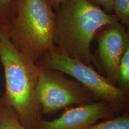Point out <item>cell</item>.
I'll use <instances>...</instances> for the list:
<instances>
[{
  "label": "cell",
  "instance_id": "6",
  "mask_svg": "<svg viewBox=\"0 0 129 129\" xmlns=\"http://www.w3.org/2000/svg\"><path fill=\"white\" fill-rule=\"evenodd\" d=\"M127 28L120 22L103 27L94 39L98 50L94 54L98 72L113 85H117L119 64L125 49L129 47Z\"/></svg>",
  "mask_w": 129,
  "mask_h": 129
},
{
  "label": "cell",
  "instance_id": "8",
  "mask_svg": "<svg viewBox=\"0 0 129 129\" xmlns=\"http://www.w3.org/2000/svg\"><path fill=\"white\" fill-rule=\"evenodd\" d=\"M0 129H28L22 124L3 96L0 97Z\"/></svg>",
  "mask_w": 129,
  "mask_h": 129
},
{
  "label": "cell",
  "instance_id": "11",
  "mask_svg": "<svg viewBox=\"0 0 129 129\" xmlns=\"http://www.w3.org/2000/svg\"><path fill=\"white\" fill-rule=\"evenodd\" d=\"M113 12L117 19L127 28L129 25V0H112Z\"/></svg>",
  "mask_w": 129,
  "mask_h": 129
},
{
  "label": "cell",
  "instance_id": "14",
  "mask_svg": "<svg viewBox=\"0 0 129 129\" xmlns=\"http://www.w3.org/2000/svg\"><path fill=\"white\" fill-rule=\"evenodd\" d=\"M50 4L52 6L53 9L55 10L60 6L61 3H62L64 0H49Z\"/></svg>",
  "mask_w": 129,
  "mask_h": 129
},
{
  "label": "cell",
  "instance_id": "2",
  "mask_svg": "<svg viewBox=\"0 0 129 129\" xmlns=\"http://www.w3.org/2000/svg\"><path fill=\"white\" fill-rule=\"evenodd\" d=\"M0 62L4 69L3 96L28 129H39L43 120L35 96L40 68L12 43L8 25L0 23Z\"/></svg>",
  "mask_w": 129,
  "mask_h": 129
},
{
  "label": "cell",
  "instance_id": "5",
  "mask_svg": "<svg viewBox=\"0 0 129 129\" xmlns=\"http://www.w3.org/2000/svg\"><path fill=\"white\" fill-rule=\"evenodd\" d=\"M40 67L35 96L42 114L52 115L63 108L98 101L94 95L77 80L50 68Z\"/></svg>",
  "mask_w": 129,
  "mask_h": 129
},
{
  "label": "cell",
  "instance_id": "9",
  "mask_svg": "<svg viewBox=\"0 0 129 129\" xmlns=\"http://www.w3.org/2000/svg\"><path fill=\"white\" fill-rule=\"evenodd\" d=\"M117 86L129 93V47L125 49L119 64Z\"/></svg>",
  "mask_w": 129,
  "mask_h": 129
},
{
  "label": "cell",
  "instance_id": "1",
  "mask_svg": "<svg viewBox=\"0 0 129 129\" xmlns=\"http://www.w3.org/2000/svg\"><path fill=\"white\" fill-rule=\"evenodd\" d=\"M54 11L56 51L97 68L91 44L101 29L118 21L115 16L88 0H64Z\"/></svg>",
  "mask_w": 129,
  "mask_h": 129
},
{
  "label": "cell",
  "instance_id": "7",
  "mask_svg": "<svg viewBox=\"0 0 129 129\" xmlns=\"http://www.w3.org/2000/svg\"><path fill=\"white\" fill-rule=\"evenodd\" d=\"M119 112L109 103L98 101L67 108L53 120H42L39 129H85L101 119H109Z\"/></svg>",
  "mask_w": 129,
  "mask_h": 129
},
{
  "label": "cell",
  "instance_id": "3",
  "mask_svg": "<svg viewBox=\"0 0 129 129\" xmlns=\"http://www.w3.org/2000/svg\"><path fill=\"white\" fill-rule=\"evenodd\" d=\"M54 11L49 0H15L9 25L10 39L35 62L50 51L53 41Z\"/></svg>",
  "mask_w": 129,
  "mask_h": 129
},
{
  "label": "cell",
  "instance_id": "13",
  "mask_svg": "<svg viewBox=\"0 0 129 129\" xmlns=\"http://www.w3.org/2000/svg\"><path fill=\"white\" fill-rule=\"evenodd\" d=\"M98 6H102L108 13L112 14L113 12L112 0H88Z\"/></svg>",
  "mask_w": 129,
  "mask_h": 129
},
{
  "label": "cell",
  "instance_id": "10",
  "mask_svg": "<svg viewBox=\"0 0 129 129\" xmlns=\"http://www.w3.org/2000/svg\"><path fill=\"white\" fill-rule=\"evenodd\" d=\"M85 129H129V115L127 112L115 118L94 123Z\"/></svg>",
  "mask_w": 129,
  "mask_h": 129
},
{
  "label": "cell",
  "instance_id": "4",
  "mask_svg": "<svg viewBox=\"0 0 129 129\" xmlns=\"http://www.w3.org/2000/svg\"><path fill=\"white\" fill-rule=\"evenodd\" d=\"M37 64L40 67L56 69L74 77L91 91L98 101L109 103L119 113L128 106V93L111 84L91 65L55 50L45 54L37 61Z\"/></svg>",
  "mask_w": 129,
  "mask_h": 129
},
{
  "label": "cell",
  "instance_id": "12",
  "mask_svg": "<svg viewBox=\"0 0 129 129\" xmlns=\"http://www.w3.org/2000/svg\"><path fill=\"white\" fill-rule=\"evenodd\" d=\"M15 0H0V23L9 25L14 13Z\"/></svg>",
  "mask_w": 129,
  "mask_h": 129
}]
</instances>
